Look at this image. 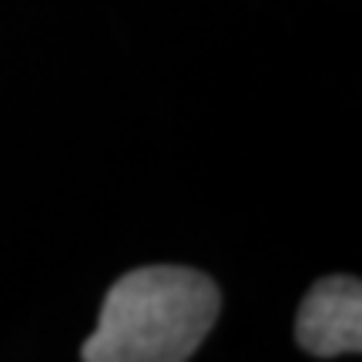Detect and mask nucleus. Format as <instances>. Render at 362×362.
<instances>
[{"label": "nucleus", "mask_w": 362, "mask_h": 362, "mask_svg": "<svg viewBox=\"0 0 362 362\" xmlns=\"http://www.w3.org/2000/svg\"><path fill=\"white\" fill-rule=\"evenodd\" d=\"M221 312L218 285L185 265H144L121 275L101 302L84 362H185Z\"/></svg>", "instance_id": "1"}, {"label": "nucleus", "mask_w": 362, "mask_h": 362, "mask_svg": "<svg viewBox=\"0 0 362 362\" xmlns=\"http://www.w3.org/2000/svg\"><path fill=\"white\" fill-rule=\"evenodd\" d=\"M296 342L309 356H356L362 349V285L352 275H329L309 288L296 315Z\"/></svg>", "instance_id": "2"}]
</instances>
